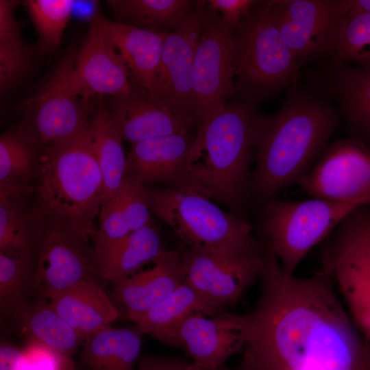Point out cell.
Instances as JSON below:
<instances>
[{
    "label": "cell",
    "mask_w": 370,
    "mask_h": 370,
    "mask_svg": "<svg viewBox=\"0 0 370 370\" xmlns=\"http://www.w3.org/2000/svg\"><path fill=\"white\" fill-rule=\"evenodd\" d=\"M260 280L236 370H370V343L325 274H287L267 246Z\"/></svg>",
    "instance_id": "1"
},
{
    "label": "cell",
    "mask_w": 370,
    "mask_h": 370,
    "mask_svg": "<svg viewBox=\"0 0 370 370\" xmlns=\"http://www.w3.org/2000/svg\"><path fill=\"white\" fill-rule=\"evenodd\" d=\"M342 115L328 99L295 86L271 115L257 113L253 125L256 168L251 191L264 204L308 173L330 145Z\"/></svg>",
    "instance_id": "2"
},
{
    "label": "cell",
    "mask_w": 370,
    "mask_h": 370,
    "mask_svg": "<svg viewBox=\"0 0 370 370\" xmlns=\"http://www.w3.org/2000/svg\"><path fill=\"white\" fill-rule=\"evenodd\" d=\"M257 107L235 97L227 101L195 137L190 154L191 188L234 210L241 208L251 190Z\"/></svg>",
    "instance_id": "3"
},
{
    "label": "cell",
    "mask_w": 370,
    "mask_h": 370,
    "mask_svg": "<svg viewBox=\"0 0 370 370\" xmlns=\"http://www.w3.org/2000/svg\"><path fill=\"white\" fill-rule=\"evenodd\" d=\"M87 127L43 149L34 214L37 225L60 224L91 239L103 201V180Z\"/></svg>",
    "instance_id": "4"
},
{
    "label": "cell",
    "mask_w": 370,
    "mask_h": 370,
    "mask_svg": "<svg viewBox=\"0 0 370 370\" xmlns=\"http://www.w3.org/2000/svg\"><path fill=\"white\" fill-rule=\"evenodd\" d=\"M234 95L256 106L298 85L297 58L284 42L267 1L258 3L234 34Z\"/></svg>",
    "instance_id": "5"
},
{
    "label": "cell",
    "mask_w": 370,
    "mask_h": 370,
    "mask_svg": "<svg viewBox=\"0 0 370 370\" xmlns=\"http://www.w3.org/2000/svg\"><path fill=\"white\" fill-rule=\"evenodd\" d=\"M151 212L169 225L184 245L227 256L258 257L265 245L245 221L226 213L193 188H146Z\"/></svg>",
    "instance_id": "6"
},
{
    "label": "cell",
    "mask_w": 370,
    "mask_h": 370,
    "mask_svg": "<svg viewBox=\"0 0 370 370\" xmlns=\"http://www.w3.org/2000/svg\"><path fill=\"white\" fill-rule=\"evenodd\" d=\"M320 272L332 282L352 322L370 343V211H353L328 236Z\"/></svg>",
    "instance_id": "7"
},
{
    "label": "cell",
    "mask_w": 370,
    "mask_h": 370,
    "mask_svg": "<svg viewBox=\"0 0 370 370\" xmlns=\"http://www.w3.org/2000/svg\"><path fill=\"white\" fill-rule=\"evenodd\" d=\"M358 208L313 197L297 201L271 199L262 214L261 239L265 241L287 274L308 253Z\"/></svg>",
    "instance_id": "8"
},
{
    "label": "cell",
    "mask_w": 370,
    "mask_h": 370,
    "mask_svg": "<svg viewBox=\"0 0 370 370\" xmlns=\"http://www.w3.org/2000/svg\"><path fill=\"white\" fill-rule=\"evenodd\" d=\"M234 32L204 1L193 60V101L198 136L234 95Z\"/></svg>",
    "instance_id": "9"
},
{
    "label": "cell",
    "mask_w": 370,
    "mask_h": 370,
    "mask_svg": "<svg viewBox=\"0 0 370 370\" xmlns=\"http://www.w3.org/2000/svg\"><path fill=\"white\" fill-rule=\"evenodd\" d=\"M40 238L34 297L49 300L84 282L103 286L96 252L90 238L53 223L38 224Z\"/></svg>",
    "instance_id": "10"
},
{
    "label": "cell",
    "mask_w": 370,
    "mask_h": 370,
    "mask_svg": "<svg viewBox=\"0 0 370 370\" xmlns=\"http://www.w3.org/2000/svg\"><path fill=\"white\" fill-rule=\"evenodd\" d=\"M284 42L301 68L328 60L351 0L267 1Z\"/></svg>",
    "instance_id": "11"
},
{
    "label": "cell",
    "mask_w": 370,
    "mask_h": 370,
    "mask_svg": "<svg viewBox=\"0 0 370 370\" xmlns=\"http://www.w3.org/2000/svg\"><path fill=\"white\" fill-rule=\"evenodd\" d=\"M180 248L183 282L195 292L212 316L234 305L260 280L264 268V254L234 257L185 245Z\"/></svg>",
    "instance_id": "12"
},
{
    "label": "cell",
    "mask_w": 370,
    "mask_h": 370,
    "mask_svg": "<svg viewBox=\"0 0 370 370\" xmlns=\"http://www.w3.org/2000/svg\"><path fill=\"white\" fill-rule=\"evenodd\" d=\"M298 184L313 197L370 206V147L357 138L330 144Z\"/></svg>",
    "instance_id": "13"
},
{
    "label": "cell",
    "mask_w": 370,
    "mask_h": 370,
    "mask_svg": "<svg viewBox=\"0 0 370 370\" xmlns=\"http://www.w3.org/2000/svg\"><path fill=\"white\" fill-rule=\"evenodd\" d=\"M75 58L72 54L66 57L41 91L23 103L31 112L23 123L43 149L71 139L88 124L91 103L75 93L71 85Z\"/></svg>",
    "instance_id": "14"
},
{
    "label": "cell",
    "mask_w": 370,
    "mask_h": 370,
    "mask_svg": "<svg viewBox=\"0 0 370 370\" xmlns=\"http://www.w3.org/2000/svg\"><path fill=\"white\" fill-rule=\"evenodd\" d=\"M197 1L191 15L177 29L169 32L164 42L156 81L149 95L162 107L196 127L193 101V60L199 39L202 7Z\"/></svg>",
    "instance_id": "15"
},
{
    "label": "cell",
    "mask_w": 370,
    "mask_h": 370,
    "mask_svg": "<svg viewBox=\"0 0 370 370\" xmlns=\"http://www.w3.org/2000/svg\"><path fill=\"white\" fill-rule=\"evenodd\" d=\"M73 90L84 100L95 96H119L132 87L127 69L101 21V14L90 19L86 40L71 71Z\"/></svg>",
    "instance_id": "16"
},
{
    "label": "cell",
    "mask_w": 370,
    "mask_h": 370,
    "mask_svg": "<svg viewBox=\"0 0 370 370\" xmlns=\"http://www.w3.org/2000/svg\"><path fill=\"white\" fill-rule=\"evenodd\" d=\"M305 87L339 109L356 138L370 147V65L323 61L305 71Z\"/></svg>",
    "instance_id": "17"
},
{
    "label": "cell",
    "mask_w": 370,
    "mask_h": 370,
    "mask_svg": "<svg viewBox=\"0 0 370 370\" xmlns=\"http://www.w3.org/2000/svg\"><path fill=\"white\" fill-rule=\"evenodd\" d=\"M247 314L223 312L210 318L197 312L182 323L178 348L184 349L193 362L204 368L217 369L232 356L241 353L249 337Z\"/></svg>",
    "instance_id": "18"
},
{
    "label": "cell",
    "mask_w": 370,
    "mask_h": 370,
    "mask_svg": "<svg viewBox=\"0 0 370 370\" xmlns=\"http://www.w3.org/2000/svg\"><path fill=\"white\" fill-rule=\"evenodd\" d=\"M195 138L190 132L143 140L132 145L125 175L145 182H164L191 188L188 172Z\"/></svg>",
    "instance_id": "19"
},
{
    "label": "cell",
    "mask_w": 370,
    "mask_h": 370,
    "mask_svg": "<svg viewBox=\"0 0 370 370\" xmlns=\"http://www.w3.org/2000/svg\"><path fill=\"white\" fill-rule=\"evenodd\" d=\"M151 269L112 285L111 299L120 318L134 321L169 296L182 283L180 248L166 250Z\"/></svg>",
    "instance_id": "20"
},
{
    "label": "cell",
    "mask_w": 370,
    "mask_h": 370,
    "mask_svg": "<svg viewBox=\"0 0 370 370\" xmlns=\"http://www.w3.org/2000/svg\"><path fill=\"white\" fill-rule=\"evenodd\" d=\"M110 112L123 140L139 141L186 132L191 128L156 103L143 88L132 84L126 94L113 97Z\"/></svg>",
    "instance_id": "21"
},
{
    "label": "cell",
    "mask_w": 370,
    "mask_h": 370,
    "mask_svg": "<svg viewBox=\"0 0 370 370\" xmlns=\"http://www.w3.org/2000/svg\"><path fill=\"white\" fill-rule=\"evenodd\" d=\"M146 187L125 175L115 193L101 207L99 227L92 236L95 252L103 251L152 221Z\"/></svg>",
    "instance_id": "22"
},
{
    "label": "cell",
    "mask_w": 370,
    "mask_h": 370,
    "mask_svg": "<svg viewBox=\"0 0 370 370\" xmlns=\"http://www.w3.org/2000/svg\"><path fill=\"white\" fill-rule=\"evenodd\" d=\"M101 21L127 69L132 84L150 93L169 32L140 29L102 15Z\"/></svg>",
    "instance_id": "23"
},
{
    "label": "cell",
    "mask_w": 370,
    "mask_h": 370,
    "mask_svg": "<svg viewBox=\"0 0 370 370\" xmlns=\"http://www.w3.org/2000/svg\"><path fill=\"white\" fill-rule=\"evenodd\" d=\"M57 313L84 341L110 327L120 314L103 286L96 282L79 283L49 299Z\"/></svg>",
    "instance_id": "24"
},
{
    "label": "cell",
    "mask_w": 370,
    "mask_h": 370,
    "mask_svg": "<svg viewBox=\"0 0 370 370\" xmlns=\"http://www.w3.org/2000/svg\"><path fill=\"white\" fill-rule=\"evenodd\" d=\"M23 336L72 358L84 342L45 299L35 298L17 305L7 317Z\"/></svg>",
    "instance_id": "25"
},
{
    "label": "cell",
    "mask_w": 370,
    "mask_h": 370,
    "mask_svg": "<svg viewBox=\"0 0 370 370\" xmlns=\"http://www.w3.org/2000/svg\"><path fill=\"white\" fill-rule=\"evenodd\" d=\"M33 190L29 185H0V253L37 257L39 230L25 204Z\"/></svg>",
    "instance_id": "26"
},
{
    "label": "cell",
    "mask_w": 370,
    "mask_h": 370,
    "mask_svg": "<svg viewBox=\"0 0 370 370\" xmlns=\"http://www.w3.org/2000/svg\"><path fill=\"white\" fill-rule=\"evenodd\" d=\"M164 251L160 233L151 221L96 255L102 278L112 286L130 278Z\"/></svg>",
    "instance_id": "27"
},
{
    "label": "cell",
    "mask_w": 370,
    "mask_h": 370,
    "mask_svg": "<svg viewBox=\"0 0 370 370\" xmlns=\"http://www.w3.org/2000/svg\"><path fill=\"white\" fill-rule=\"evenodd\" d=\"M143 334L137 326L101 330L84 341L79 361L89 370H136Z\"/></svg>",
    "instance_id": "28"
},
{
    "label": "cell",
    "mask_w": 370,
    "mask_h": 370,
    "mask_svg": "<svg viewBox=\"0 0 370 370\" xmlns=\"http://www.w3.org/2000/svg\"><path fill=\"white\" fill-rule=\"evenodd\" d=\"M200 312L213 317L195 292L182 283L169 296L136 319V326L164 344L178 348V333L184 321Z\"/></svg>",
    "instance_id": "29"
},
{
    "label": "cell",
    "mask_w": 370,
    "mask_h": 370,
    "mask_svg": "<svg viewBox=\"0 0 370 370\" xmlns=\"http://www.w3.org/2000/svg\"><path fill=\"white\" fill-rule=\"evenodd\" d=\"M87 132L103 176L102 206L115 193L125 176L123 139L110 110L101 104L89 119Z\"/></svg>",
    "instance_id": "30"
},
{
    "label": "cell",
    "mask_w": 370,
    "mask_h": 370,
    "mask_svg": "<svg viewBox=\"0 0 370 370\" xmlns=\"http://www.w3.org/2000/svg\"><path fill=\"white\" fill-rule=\"evenodd\" d=\"M116 21L140 29L173 30L193 13L197 1L190 0H108Z\"/></svg>",
    "instance_id": "31"
},
{
    "label": "cell",
    "mask_w": 370,
    "mask_h": 370,
    "mask_svg": "<svg viewBox=\"0 0 370 370\" xmlns=\"http://www.w3.org/2000/svg\"><path fill=\"white\" fill-rule=\"evenodd\" d=\"M43 148L21 123L0 136V185H29L40 176Z\"/></svg>",
    "instance_id": "32"
},
{
    "label": "cell",
    "mask_w": 370,
    "mask_h": 370,
    "mask_svg": "<svg viewBox=\"0 0 370 370\" xmlns=\"http://www.w3.org/2000/svg\"><path fill=\"white\" fill-rule=\"evenodd\" d=\"M17 1H0V88L5 92L17 85L29 70L31 52L21 38L15 18Z\"/></svg>",
    "instance_id": "33"
},
{
    "label": "cell",
    "mask_w": 370,
    "mask_h": 370,
    "mask_svg": "<svg viewBox=\"0 0 370 370\" xmlns=\"http://www.w3.org/2000/svg\"><path fill=\"white\" fill-rule=\"evenodd\" d=\"M36 258L0 253L1 317H8L17 305L34 296Z\"/></svg>",
    "instance_id": "34"
},
{
    "label": "cell",
    "mask_w": 370,
    "mask_h": 370,
    "mask_svg": "<svg viewBox=\"0 0 370 370\" xmlns=\"http://www.w3.org/2000/svg\"><path fill=\"white\" fill-rule=\"evenodd\" d=\"M326 61L370 65V12L346 14L341 19L332 55Z\"/></svg>",
    "instance_id": "35"
},
{
    "label": "cell",
    "mask_w": 370,
    "mask_h": 370,
    "mask_svg": "<svg viewBox=\"0 0 370 370\" xmlns=\"http://www.w3.org/2000/svg\"><path fill=\"white\" fill-rule=\"evenodd\" d=\"M74 4L73 0L25 1L38 36V45L40 51L51 53L59 47Z\"/></svg>",
    "instance_id": "36"
},
{
    "label": "cell",
    "mask_w": 370,
    "mask_h": 370,
    "mask_svg": "<svg viewBox=\"0 0 370 370\" xmlns=\"http://www.w3.org/2000/svg\"><path fill=\"white\" fill-rule=\"evenodd\" d=\"M71 358L38 342L27 341L22 348L1 341L0 370H75Z\"/></svg>",
    "instance_id": "37"
},
{
    "label": "cell",
    "mask_w": 370,
    "mask_h": 370,
    "mask_svg": "<svg viewBox=\"0 0 370 370\" xmlns=\"http://www.w3.org/2000/svg\"><path fill=\"white\" fill-rule=\"evenodd\" d=\"M207 6L221 16L234 32L250 10L258 3L254 0H208Z\"/></svg>",
    "instance_id": "38"
},
{
    "label": "cell",
    "mask_w": 370,
    "mask_h": 370,
    "mask_svg": "<svg viewBox=\"0 0 370 370\" xmlns=\"http://www.w3.org/2000/svg\"><path fill=\"white\" fill-rule=\"evenodd\" d=\"M136 370H236L224 366L217 369L200 367L184 359L144 355L140 356Z\"/></svg>",
    "instance_id": "39"
},
{
    "label": "cell",
    "mask_w": 370,
    "mask_h": 370,
    "mask_svg": "<svg viewBox=\"0 0 370 370\" xmlns=\"http://www.w3.org/2000/svg\"><path fill=\"white\" fill-rule=\"evenodd\" d=\"M367 12H370V0H351L347 14L356 15Z\"/></svg>",
    "instance_id": "40"
},
{
    "label": "cell",
    "mask_w": 370,
    "mask_h": 370,
    "mask_svg": "<svg viewBox=\"0 0 370 370\" xmlns=\"http://www.w3.org/2000/svg\"><path fill=\"white\" fill-rule=\"evenodd\" d=\"M75 370H80V369H77V368L76 367V368L75 369Z\"/></svg>",
    "instance_id": "41"
}]
</instances>
